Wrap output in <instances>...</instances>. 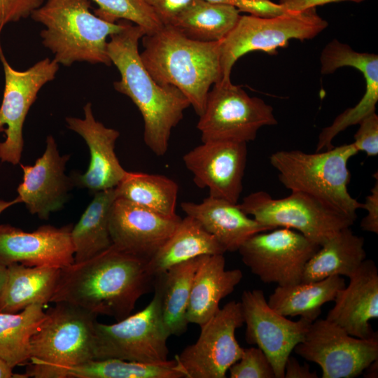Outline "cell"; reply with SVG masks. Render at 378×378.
<instances>
[{"label":"cell","instance_id":"1","mask_svg":"<svg viewBox=\"0 0 378 378\" xmlns=\"http://www.w3.org/2000/svg\"><path fill=\"white\" fill-rule=\"evenodd\" d=\"M153 283L147 260L112 245L89 260L62 267L50 302L69 303L118 321L131 314Z\"/></svg>","mask_w":378,"mask_h":378},{"label":"cell","instance_id":"2","mask_svg":"<svg viewBox=\"0 0 378 378\" xmlns=\"http://www.w3.org/2000/svg\"><path fill=\"white\" fill-rule=\"evenodd\" d=\"M145 34L141 27L129 21L122 30L110 36L107 52L120 74V79L113 83L115 90L138 108L144 120L145 144L155 155L163 156L172 130L190 104L176 88L155 82L144 66L139 41Z\"/></svg>","mask_w":378,"mask_h":378},{"label":"cell","instance_id":"3","mask_svg":"<svg viewBox=\"0 0 378 378\" xmlns=\"http://www.w3.org/2000/svg\"><path fill=\"white\" fill-rule=\"evenodd\" d=\"M142 39L140 57L153 78L178 89L200 116L211 87L222 79L221 41L192 40L170 25Z\"/></svg>","mask_w":378,"mask_h":378},{"label":"cell","instance_id":"4","mask_svg":"<svg viewBox=\"0 0 378 378\" xmlns=\"http://www.w3.org/2000/svg\"><path fill=\"white\" fill-rule=\"evenodd\" d=\"M90 8L91 0H47L31 15L44 26L40 33L42 43L59 64H112L107 38L122 30L129 21H106L92 13Z\"/></svg>","mask_w":378,"mask_h":378},{"label":"cell","instance_id":"5","mask_svg":"<svg viewBox=\"0 0 378 378\" xmlns=\"http://www.w3.org/2000/svg\"><path fill=\"white\" fill-rule=\"evenodd\" d=\"M358 152L353 143L315 153L281 150L270 156V162L287 189L313 196L356 220L362 203L349 192L348 162Z\"/></svg>","mask_w":378,"mask_h":378},{"label":"cell","instance_id":"6","mask_svg":"<svg viewBox=\"0 0 378 378\" xmlns=\"http://www.w3.org/2000/svg\"><path fill=\"white\" fill-rule=\"evenodd\" d=\"M55 304L31 339L27 377L66 378L69 368L94 359L97 316L69 303Z\"/></svg>","mask_w":378,"mask_h":378},{"label":"cell","instance_id":"7","mask_svg":"<svg viewBox=\"0 0 378 378\" xmlns=\"http://www.w3.org/2000/svg\"><path fill=\"white\" fill-rule=\"evenodd\" d=\"M328 22L316 8L272 17L241 15L237 24L221 41L222 79H230L232 66L245 54L260 50L274 53L292 39H312L323 31Z\"/></svg>","mask_w":378,"mask_h":378},{"label":"cell","instance_id":"8","mask_svg":"<svg viewBox=\"0 0 378 378\" xmlns=\"http://www.w3.org/2000/svg\"><path fill=\"white\" fill-rule=\"evenodd\" d=\"M239 205L259 223L274 228L294 230L319 246L355 221L314 197L298 191H291L280 199L257 191L244 197Z\"/></svg>","mask_w":378,"mask_h":378},{"label":"cell","instance_id":"9","mask_svg":"<svg viewBox=\"0 0 378 378\" xmlns=\"http://www.w3.org/2000/svg\"><path fill=\"white\" fill-rule=\"evenodd\" d=\"M197 128L202 142H245L255 139L264 126L277 124L273 108L259 97L249 96L230 79H221L209 91Z\"/></svg>","mask_w":378,"mask_h":378},{"label":"cell","instance_id":"10","mask_svg":"<svg viewBox=\"0 0 378 378\" xmlns=\"http://www.w3.org/2000/svg\"><path fill=\"white\" fill-rule=\"evenodd\" d=\"M170 336L155 293L142 310L113 324L94 323V360L117 358L146 363L168 360Z\"/></svg>","mask_w":378,"mask_h":378},{"label":"cell","instance_id":"11","mask_svg":"<svg viewBox=\"0 0 378 378\" xmlns=\"http://www.w3.org/2000/svg\"><path fill=\"white\" fill-rule=\"evenodd\" d=\"M320 246L298 231L277 227L251 236L237 251L262 282L283 286L301 282L306 263Z\"/></svg>","mask_w":378,"mask_h":378},{"label":"cell","instance_id":"12","mask_svg":"<svg viewBox=\"0 0 378 378\" xmlns=\"http://www.w3.org/2000/svg\"><path fill=\"white\" fill-rule=\"evenodd\" d=\"M294 351L318 364L323 378H353L378 359V336L356 337L326 318H317Z\"/></svg>","mask_w":378,"mask_h":378},{"label":"cell","instance_id":"13","mask_svg":"<svg viewBox=\"0 0 378 378\" xmlns=\"http://www.w3.org/2000/svg\"><path fill=\"white\" fill-rule=\"evenodd\" d=\"M243 324L241 302L230 301L200 326L196 342L176 356L186 378H225L244 352L235 337Z\"/></svg>","mask_w":378,"mask_h":378},{"label":"cell","instance_id":"14","mask_svg":"<svg viewBox=\"0 0 378 378\" xmlns=\"http://www.w3.org/2000/svg\"><path fill=\"white\" fill-rule=\"evenodd\" d=\"M5 85L0 106V133L5 139L0 142V160L13 165L20 164L24 146L22 128L27 115L44 85L55 79L59 64L48 57L29 69H13L4 53L0 55Z\"/></svg>","mask_w":378,"mask_h":378},{"label":"cell","instance_id":"15","mask_svg":"<svg viewBox=\"0 0 378 378\" xmlns=\"http://www.w3.org/2000/svg\"><path fill=\"white\" fill-rule=\"evenodd\" d=\"M240 302L246 342L257 345L266 354L276 378H284L286 362L304 340L312 322L301 317L294 321L279 314L268 305L261 290H244Z\"/></svg>","mask_w":378,"mask_h":378},{"label":"cell","instance_id":"16","mask_svg":"<svg viewBox=\"0 0 378 378\" xmlns=\"http://www.w3.org/2000/svg\"><path fill=\"white\" fill-rule=\"evenodd\" d=\"M247 143L208 141L183 156L195 184L209 196L238 203L247 160Z\"/></svg>","mask_w":378,"mask_h":378},{"label":"cell","instance_id":"17","mask_svg":"<svg viewBox=\"0 0 378 378\" xmlns=\"http://www.w3.org/2000/svg\"><path fill=\"white\" fill-rule=\"evenodd\" d=\"M69 158L70 155H60L54 137L49 135L44 153L33 165L20 164L23 177L17 188L18 197L30 214L47 220L64 206L75 187L65 173Z\"/></svg>","mask_w":378,"mask_h":378},{"label":"cell","instance_id":"18","mask_svg":"<svg viewBox=\"0 0 378 378\" xmlns=\"http://www.w3.org/2000/svg\"><path fill=\"white\" fill-rule=\"evenodd\" d=\"M181 218H169L118 197L109 214L113 245L148 262L171 236Z\"/></svg>","mask_w":378,"mask_h":378},{"label":"cell","instance_id":"19","mask_svg":"<svg viewBox=\"0 0 378 378\" xmlns=\"http://www.w3.org/2000/svg\"><path fill=\"white\" fill-rule=\"evenodd\" d=\"M72 227L46 225L28 232L8 224L0 225V263L60 268L74 263Z\"/></svg>","mask_w":378,"mask_h":378},{"label":"cell","instance_id":"20","mask_svg":"<svg viewBox=\"0 0 378 378\" xmlns=\"http://www.w3.org/2000/svg\"><path fill=\"white\" fill-rule=\"evenodd\" d=\"M83 111V118L66 117L65 119L67 127L84 139L90 155L86 172H74L71 177L74 186L88 189L94 194L115 188L127 172L120 164L115 152L120 132L96 120L90 102L84 106Z\"/></svg>","mask_w":378,"mask_h":378},{"label":"cell","instance_id":"21","mask_svg":"<svg viewBox=\"0 0 378 378\" xmlns=\"http://www.w3.org/2000/svg\"><path fill=\"white\" fill-rule=\"evenodd\" d=\"M340 290L326 319L362 339L377 335L370 321L378 318V270L374 262L365 260Z\"/></svg>","mask_w":378,"mask_h":378},{"label":"cell","instance_id":"22","mask_svg":"<svg viewBox=\"0 0 378 378\" xmlns=\"http://www.w3.org/2000/svg\"><path fill=\"white\" fill-rule=\"evenodd\" d=\"M181 208L212 234L226 252L237 251L251 236L275 229L250 217L238 203L209 195L200 203L181 202Z\"/></svg>","mask_w":378,"mask_h":378},{"label":"cell","instance_id":"23","mask_svg":"<svg viewBox=\"0 0 378 378\" xmlns=\"http://www.w3.org/2000/svg\"><path fill=\"white\" fill-rule=\"evenodd\" d=\"M243 277L239 269L225 270L223 254L204 255L193 278L186 318L202 326L220 309V300L233 292Z\"/></svg>","mask_w":378,"mask_h":378},{"label":"cell","instance_id":"24","mask_svg":"<svg viewBox=\"0 0 378 378\" xmlns=\"http://www.w3.org/2000/svg\"><path fill=\"white\" fill-rule=\"evenodd\" d=\"M203 257L182 262L154 276L155 293L159 300L164 325L170 335L180 336L187 330L189 323L186 312L192 284Z\"/></svg>","mask_w":378,"mask_h":378},{"label":"cell","instance_id":"25","mask_svg":"<svg viewBox=\"0 0 378 378\" xmlns=\"http://www.w3.org/2000/svg\"><path fill=\"white\" fill-rule=\"evenodd\" d=\"M365 239L350 227L338 231L306 263L301 282L320 281L331 276L349 277L366 259Z\"/></svg>","mask_w":378,"mask_h":378},{"label":"cell","instance_id":"26","mask_svg":"<svg viewBox=\"0 0 378 378\" xmlns=\"http://www.w3.org/2000/svg\"><path fill=\"white\" fill-rule=\"evenodd\" d=\"M7 268L0 312L16 313L32 304L50 302L59 280L60 267H29L13 263Z\"/></svg>","mask_w":378,"mask_h":378},{"label":"cell","instance_id":"27","mask_svg":"<svg viewBox=\"0 0 378 378\" xmlns=\"http://www.w3.org/2000/svg\"><path fill=\"white\" fill-rule=\"evenodd\" d=\"M225 248L194 218H181L167 240L148 262L155 276L169 267L200 255L224 254Z\"/></svg>","mask_w":378,"mask_h":378},{"label":"cell","instance_id":"28","mask_svg":"<svg viewBox=\"0 0 378 378\" xmlns=\"http://www.w3.org/2000/svg\"><path fill=\"white\" fill-rule=\"evenodd\" d=\"M345 286L341 276H331L320 281L278 286L267 304L284 316H297L312 322L318 318L321 307L334 301L338 291Z\"/></svg>","mask_w":378,"mask_h":378},{"label":"cell","instance_id":"29","mask_svg":"<svg viewBox=\"0 0 378 378\" xmlns=\"http://www.w3.org/2000/svg\"><path fill=\"white\" fill-rule=\"evenodd\" d=\"M117 197L115 188L94 193L79 220L72 227L74 262L89 260L113 245L108 220L111 206Z\"/></svg>","mask_w":378,"mask_h":378},{"label":"cell","instance_id":"30","mask_svg":"<svg viewBox=\"0 0 378 378\" xmlns=\"http://www.w3.org/2000/svg\"><path fill=\"white\" fill-rule=\"evenodd\" d=\"M240 13L229 5L195 0L168 25L192 40L220 41L235 27Z\"/></svg>","mask_w":378,"mask_h":378},{"label":"cell","instance_id":"31","mask_svg":"<svg viewBox=\"0 0 378 378\" xmlns=\"http://www.w3.org/2000/svg\"><path fill=\"white\" fill-rule=\"evenodd\" d=\"M43 304H32L16 313L0 312V358L12 368L27 363L31 339L46 317Z\"/></svg>","mask_w":378,"mask_h":378},{"label":"cell","instance_id":"32","mask_svg":"<svg viewBox=\"0 0 378 378\" xmlns=\"http://www.w3.org/2000/svg\"><path fill=\"white\" fill-rule=\"evenodd\" d=\"M115 190L118 197L167 217L178 216V185L165 176L127 172Z\"/></svg>","mask_w":378,"mask_h":378},{"label":"cell","instance_id":"33","mask_svg":"<svg viewBox=\"0 0 378 378\" xmlns=\"http://www.w3.org/2000/svg\"><path fill=\"white\" fill-rule=\"evenodd\" d=\"M66 378H186L176 360L146 363L117 358L91 360L69 368Z\"/></svg>","mask_w":378,"mask_h":378},{"label":"cell","instance_id":"34","mask_svg":"<svg viewBox=\"0 0 378 378\" xmlns=\"http://www.w3.org/2000/svg\"><path fill=\"white\" fill-rule=\"evenodd\" d=\"M98 5L94 13L110 22L127 20L141 27L145 35L152 34L163 24L144 0H92Z\"/></svg>","mask_w":378,"mask_h":378},{"label":"cell","instance_id":"35","mask_svg":"<svg viewBox=\"0 0 378 378\" xmlns=\"http://www.w3.org/2000/svg\"><path fill=\"white\" fill-rule=\"evenodd\" d=\"M228 370L231 378H276L270 361L259 347L244 349L241 358Z\"/></svg>","mask_w":378,"mask_h":378},{"label":"cell","instance_id":"36","mask_svg":"<svg viewBox=\"0 0 378 378\" xmlns=\"http://www.w3.org/2000/svg\"><path fill=\"white\" fill-rule=\"evenodd\" d=\"M45 0H0V55L3 54L1 35L5 26L31 16Z\"/></svg>","mask_w":378,"mask_h":378},{"label":"cell","instance_id":"37","mask_svg":"<svg viewBox=\"0 0 378 378\" xmlns=\"http://www.w3.org/2000/svg\"><path fill=\"white\" fill-rule=\"evenodd\" d=\"M359 128L354 136L353 144L358 151L368 156L378 155V115L372 113L359 122Z\"/></svg>","mask_w":378,"mask_h":378},{"label":"cell","instance_id":"38","mask_svg":"<svg viewBox=\"0 0 378 378\" xmlns=\"http://www.w3.org/2000/svg\"><path fill=\"white\" fill-rule=\"evenodd\" d=\"M214 3L229 5L249 15L272 17L286 10L278 3L271 0H207Z\"/></svg>","mask_w":378,"mask_h":378},{"label":"cell","instance_id":"39","mask_svg":"<svg viewBox=\"0 0 378 378\" xmlns=\"http://www.w3.org/2000/svg\"><path fill=\"white\" fill-rule=\"evenodd\" d=\"M163 25L169 24L195 0H144Z\"/></svg>","mask_w":378,"mask_h":378},{"label":"cell","instance_id":"40","mask_svg":"<svg viewBox=\"0 0 378 378\" xmlns=\"http://www.w3.org/2000/svg\"><path fill=\"white\" fill-rule=\"evenodd\" d=\"M362 208L367 211V215L360 222L363 230L378 233V177L376 173V182L362 204Z\"/></svg>","mask_w":378,"mask_h":378},{"label":"cell","instance_id":"41","mask_svg":"<svg viewBox=\"0 0 378 378\" xmlns=\"http://www.w3.org/2000/svg\"><path fill=\"white\" fill-rule=\"evenodd\" d=\"M346 1L360 3L365 0H279L278 4H279L286 11L297 12L309 8H316L318 6L330 3Z\"/></svg>","mask_w":378,"mask_h":378},{"label":"cell","instance_id":"42","mask_svg":"<svg viewBox=\"0 0 378 378\" xmlns=\"http://www.w3.org/2000/svg\"><path fill=\"white\" fill-rule=\"evenodd\" d=\"M316 372H311L309 365H300L293 356H289L284 368V378H318Z\"/></svg>","mask_w":378,"mask_h":378},{"label":"cell","instance_id":"43","mask_svg":"<svg viewBox=\"0 0 378 378\" xmlns=\"http://www.w3.org/2000/svg\"><path fill=\"white\" fill-rule=\"evenodd\" d=\"M13 370V368L0 358V378L25 377L21 374H15Z\"/></svg>","mask_w":378,"mask_h":378},{"label":"cell","instance_id":"44","mask_svg":"<svg viewBox=\"0 0 378 378\" xmlns=\"http://www.w3.org/2000/svg\"><path fill=\"white\" fill-rule=\"evenodd\" d=\"M8 276L7 266L0 263V303L6 286Z\"/></svg>","mask_w":378,"mask_h":378},{"label":"cell","instance_id":"45","mask_svg":"<svg viewBox=\"0 0 378 378\" xmlns=\"http://www.w3.org/2000/svg\"><path fill=\"white\" fill-rule=\"evenodd\" d=\"M18 203H21V202L18 197H16L14 200L9 201L0 200V215L8 208Z\"/></svg>","mask_w":378,"mask_h":378},{"label":"cell","instance_id":"46","mask_svg":"<svg viewBox=\"0 0 378 378\" xmlns=\"http://www.w3.org/2000/svg\"><path fill=\"white\" fill-rule=\"evenodd\" d=\"M378 359L373 361L364 371H366L368 377H377V363Z\"/></svg>","mask_w":378,"mask_h":378}]
</instances>
